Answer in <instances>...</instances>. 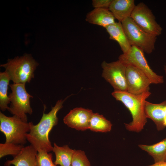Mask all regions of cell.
<instances>
[{"instance_id":"14","label":"cell","mask_w":166,"mask_h":166,"mask_svg":"<svg viewBox=\"0 0 166 166\" xmlns=\"http://www.w3.org/2000/svg\"><path fill=\"white\" fill-rule=\"evenodd\" d=\"M136 6L134 0H112L108 9L115 19L121 22L131 17Z\"/></svg>"},{"instance_id":"16","label":"cell","mask_w":166,"mask_h":166,"mask_svg":"<svg viewBox=\"0 0 166 166\" xmlns=\"http://www.w3.org/2000/svg\"><path fill=\"white\" fill-rule=\"evenodd\" d=\"M110 39L119 44L123 53H126L131 47L121 22H115L105 28Z\"/></svg>"},{"instance_id":"24","label":"cell","mask_w":166,"mask_h":166,"mask_svg":"<svg viewBox=\"0 0 166 166\" xmlns=\"http://www.w3.org/2000/svg\"><path fill=\"white\" fill-rule=\"evenodd\" d=\"M112 0H93L92 5L94 8L108 9Z\"/></svg>"},{"instance_id":"23","label":"cell","mask_w":166,"mask_h":166,"mask_svg":"<svg viewBox=\"0 0 166 166\" xmlns=\"http://www.w3.org/2000/svg\"><path fill=\"white\" fill-rule=\"evenodd\" d=\"M38 166H56L52 160V155L44 150H38Z\"/></svg>"},{"instance_id":"6","label":"cell","mask_w":166,"mask_h":166,"mask_svg":"<svg viewBox=\"0 0 166 166\" xmlns=\"http://www.w3.org/2000/svg\"><path fill=\"white\" fill-rule=\"evenodd\" d=\"M26 83H13L10 85L11 92L8 96L11 102L8 110L24 121L27 122L26 114L31 115L33 110L30 105V98L33 97L25 88Z\"/></svg>"},{"instance_id":"7","label":"cell","mask_w":166,"mask_h":166,"mask_svg":"<svg viewBox=\"0 0 166 166\" xmlns=\"http://www.w3.org/2000/svg\"><path fill=\"white\" fill-rule=\"evenodd\" d=\"M118 60L126 66L132 65L140 69L149 79L152 84H161L164 82L163 77L157 75L151 69L144 52L136 46H132L126 53L119 56Z\"/></svg>"},{"instance_id":"26","label":"cell","mask_w":166,"mask_h":166,"mask_svg":"<svg viewBox=\"0 0 166 166\" xmlns=\"http://www.w3.org/2000/svg\"><path fill=\"white\" fill-rule=\"evenodd\" d=\"M164 125L165 127H166V117H165L164 121Z\"/></svg>"},{"instance_id":"4","label":"cell","mask_w":166,"mask_h":166,"mask_svg":"<svg viewBox=\"0 0 166 166\" xmlns=\"http://www.w3.org/2000/svg\"><path fill=\"white\" fill-rule=\"evenodd\" d=\"M30 130V122L24 121L16 115L7 117L0 112V130L6 136L5 142L24 145Z\"/></svg>"},{"instance_id":"1","label":"cell","mask_w":166,"mask_h":166,"mask_svg":"<svg viewBox=\"0 0 166 166\" xmlns=\"http://www.w3.org/2000/svg\"><path fill=\"white\" fill-rule=\"evenodd\" d=\"M69 96L64 100H58L48 113L44 112L46 108L44 105L43 115L39 122L36 125L30 122V130L26 134V138L37 151L44 150L48 152L52 151L53 147L49 139V134L53 127L57 124V113L63 107L64 102Z\"/></svg>"},{"instance_id":"10","label":"cell","mask_w":166,"mask_h":166,"mask_svg":"<svg viewBox=\"0 0 166 166\" xmlns=\"http://www.w3.org/2000/svg\"><path fill=\"white\" fill-rule=\"evenodd\" d=\"M125 77L127 92L134 95H139L149 90L152 83L139 69L132 65L127 66Z\"/></svg>"},{"instance_id":"17","label":"cell","mask_w":166,"mask_h":166,"mask_svg":"<svg viewBox=\"0 0 166 166\" xmlns=\"http://www.w3.org/2000/svg\"><path fill=\"white\" fill-rule=\"evenodd\" d=\"M138 146L152 157L154 163L166 162V138L153 144H140Z\"/></svg>"},{"instance_id":"9","label":"cell","mask_w":166,"mask_h":166,"mask_svg":"<svg viewBox=\"0 0 166 166\" xmlns=\"http://www.w3.org/2000/svg\"><path fill=\"white\" fill-rule=\"evenodd\" d=\"M102 76L113 88L114 90L127 91L125 77L127 66L119 60L101 63Z\"/></svg>"},{"instance_id":"27","label":"cell","mask_w":166,"mask_h":166,"mask_svg":"<svg viewBox=\"0 0 166 166\" xmlns=\"http://www.w3.org/2000/svg\"><path fill=\"white\" fill-rule=\"evenodd\" d=\"M164 70L165 73L166 74V65L164 66Z\"/></svg>"},{"instance_id":"13","label":"cell","mask_w":166,"mask_h":166,"mask_svg":"<svg viewBox=\"0 0 166 166\" xmlns=\"http://www.w3.org/2000/svg\"><path fill=\"white\" fill-rule=\"evenodd\" d=\"M166 100L158 104H154L146 101L144 106L145 113L147 118L151 119L155 124L158 131L165 128L164 121L166 117L164 107Z\"/></svg>"},{"instance_id":"5","label":"cell","mask_w":166,"mask_h":166,"mask_svg":"<svg viewBox=\"0 0 166 166\" xmlns=\"http://www.w3.org/2000/svg\"><path fill=\"white\" fill-rule=\"evenodd\" d=\"M121 23L131 46H136L148 54L151 53L155 49L156 36L144 31L131 17L124 19Z\"/></svg>"},{"instance_id":"20","label":"cell","mask_w":166,"mask_h":166,"mask_svg":"<svg viewBox=\"0 0 166 166\" xmlns=\"http://www.w3.org/2000/svg\"><path fill=\"white\" fill-rule=\"evenodd\" d=\"M10 78L7 73L4 71L0 73V108L4 111L8 109V105L10 102L7 95L8 85Z\"/></svg>"},{"instance_id":"3","label":"cell","mask_w":166,"mask_h":166,"mask_svg":"<svg viewBox=\"0 0 166 166\" xmlns=\"http://www.w3.org/2000/svg\"><path fill=\"white\" fill-rule=\"evenodd\" d=\"M38 65L31 54H26L20 57L8 59L7 62L0 65L14 83H30L34 77V72Z\"/></svg>"},{"instance_id":"11","label":"cell","mask_w":166,"mask_h":166,"mask_svg":"<svg viewBox=\"0 0 166 166\" xmlns=\"http://www.w3.org/2000/svg\"><path fill=\"white\" fill-rule=\"evenodd\" d=\"M93 113L90 109L76 108L71 110L64 117L63 122L69 127L78 130H85L89 129Z\"/></svg>"},{"instance_id":"19","label":"cell","mask_w":166,"mask_h":166,"mask_svg":"<svg viewBox=\"0 0 166 166\" xmlns=\"http://www.w3.org/2000/svg\"><path fill=\"white\" fill-rule=\"evenodd\" d=\"M112 125L111 122L103 115L93 113L90 120L89 129L96 132H106L111 131Z\"/></svg>"},{"instance_id":"25","label":"cell","mask_w":166,"mask_h":166,"mask_svg":"<svg viewBox=\"0 0 166 166\" xmlns=\"http://www.w3.org/2000/svg\"><path fill=\"white\" fill-rule=\"evenodd\" d=\"M147 166H166V162L154 163L153 164Z\"/></svg>"},{"instance_id":"18","label":"cell","mask_w":166,"mask_h":166,"mask_svg":"<svg viewBox=\"0 0 166 166\" xmlns=\"http://www.w3.org/2000/svg\"><path fill=\"white\" fill-rule=\"evenodd\" d=\"M75 150L70 148L68 145L59 146L54 143L52 151L55 156L54 164L56 165H59L60 166H71Z\"/></svg>"},{"instance_id":"8","label":"cell","mask_w":166,"mask_h":166,"mask_svg":"<svg viewBox=\"0 0 166 166\" xmlns=\"http://www.w3.org/2000/svg\"><path fill=\"white\" fill-rule=\"evenodd\" d=\"M131 17L146 33L156 37L161 34L162 28L156 22L151 10L143 2L136 6Z\"/></svg>"},{"instance_id":"12","label":"cell","mask_w":166,"mask_h":166,"mask_svg":"<svg viewBox=\"0 0 166 166\" xmlns=\"http://www.w3.org/2000/svg\"><path fill=\"white\" fill-rule=\"evenodd\" d=\"M38 151L31 144L24 147L12 160L6 161L4 166H38Z\"/></svg>"},{"instance_id":"22","label":"cell","mask_w":166,"mask_h":166,"mask_svg":"<svg viewBox=\"0 0 166 166\" xmlns=\"http://www.w3.org/2000/svg\"><path fill=\"white\" fill-rule=\"evenodd\" d=\"M71 166H91V164L84 151L75 150L73 156Z\"/></svg>"},{"instance_id":"15","label":"cell","mask_w":166,"mask_h":166,"mask_svg":"<svg viewBox=\"0 0 166 166\" xmlns=\"http://www.w3.org/2000/svg\"><path fill=\"white\" fill-rule=\"evenodd\" d=\"M115 18L108 9L94 8L87 14L85 20L89 23L105 28L116 22Z\"/></svg>"},{"instance_id":"21","label":"cell","mask_w":166,"mask_h":166,"mask_svg":"<svg viewBox=\"0 0 166 166\" xmlns=\"http://www.w3.org/2000/svg\"><path fill=\"white\" fill-rule=\"evenodd\" d=\"M24 147L23 145L12 143H6L0 144V158L11 155L14 157L18 155Z\"/></svg>"},{"instance_id":"2","label":"cell","mask_w":166,"mask_h":166,"mask_svg":"<svg viewBox=\"0 0 166 166\" xmlns=\"http://www.w3.org/2000/svg\"><path fill=\"white\" fill-rule=\"evenodd\" d=\"M149 90L139 95L127 91L114 90L112 93L117 100L121 101L130 111L132 121L124 124L126 129L130 131L139 132L144 128L147 122L144 110L146 99L151 95Z\"/></svg>"}]
</instances>
